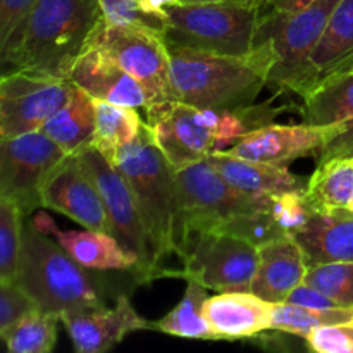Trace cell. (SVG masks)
Listing matches in <instances>:
<instances>
[{"label": "cell", "mask_w": 353, "mask_h": 353, "mask_svg": "<svg viewBox=\"0 0 353 353\" xmlns=\"http://www.w3.org/2000/svg\"><path fill=\"white\" fill-rule=\"evenodd\" d=\"M271 55L264 43L243 55L169 47V100L196 109L252 105L268 86Z\"/></svg>", "instance_id": "6da1fadb"}, {"label": "cell", "mask_w": 353, "mask_h": 353, "mask_svg": "<svg viewBox=\"0 0 353 353\" xmlns=\"http://www.w3.org/2000/svg\"><path fill=\"white\" fill-rule=\"evenodd\" d=\"M105 23L99 0H37L7 59V71L68 78Z\"/></svg>", "instance_id": "7a4b0ae2"}, {"label": "cell", "mask_w": 353, "mask_h": 353, "mask_svg": "<svg viewBox=\"0 0 353 353\" xmlns=\"http://www.w3.org/2000/svg\"><path fill=\"white\" fill-rule=\"evenodd\" d=\"M114 165L130 183L150 236L154 248V278H164L162 262L171 255H178V259L181 255V209L176 169L155 147L147 121L137 140L119 152Z\"/></svg>", "instance_id": "3957f363"}, {"label": "cell", "mask_w": 353, "mask_h": 353, "mask_svg": "<svg viewBox=\"0 0 353 353\" xmlns=\"http://www.w3.org/2000/svg\"><path fill=\"white\" fill-rule=\"evenodd\" d=\"M17 286L43 312L59 319L78 310L103 305L100 293L85 268L78 264L57 241L24 219Z\"/></svg>", "instance_id": "277c9868"}, {"label": "cell", "mask_w": 353, "mask_h": 353, "mask_svg": "<svg viewBox=\"0 0 353 353\" xmlns=\"http://www.w3.org/2000/svg\"><path fill=\"white\" fill-rule=\"evenodd\" d=\"M340 0H314L296 12H262L255 43L271 55L268 85L305 97L312 90L309 59Z\"/></svg>", "instance_id": "5b68a950"}, {"label": "cell", "mask_w": 353, "mask_h": 353, "mask_svg": "<svg viewBox=\"0 0 353 353\" xmlns=\"http://www.w3.org/2000/svg\"><path fill=\"white\" fill-rule=\"evenodd\" d=\"M176 183L183 243L195 233H228L243 238L250 217L268 203V196H250L233 188L207 159L178 169Z\"/></svg>", "instance_id": "8992f818"}, {"label": "cell", "mask_w": 353, "mask_h": 353, "mask_svg": "<svg viewBox=\"0 0 353 353\" xmlns=\"http://www.w3.org/2000/svg\"><path fill=\"white\" fill-rule=\"evenodd\" d=\"M262 7L238 3H174L165 9L162 37L168 47L223 55L254 50Z\"/></svg>", "instance_id": "52a82bcc"}, {"label": "cell", "mask_w": 353, "mask_h": 353, "mask_svg": "<svg viewBox=\"0 0 353 353\" xmlns=\"http://www.w3.org/2000/svg\"><path fill=\"white\" fill-rule=\"evenodd\" d=\"M179 278L217 293L250 292L259 247L228 233H195L183 243Z\"/></svg>", "instance_id": "ba28073f"}, {"label": "cell", "mask_w": 353, "mask_h": 353, "mask_svg": "<svg viewBox=\"0 0 353 353\" xmlns=\"http://www.w3.org/2000/svg\"><path fill=\"white\" fill-rule=\"evenodd\" d=\"M95 41L143 86L148 95L145 114L169 102V47L161 30L103 23Z\"/></svg>", "instance_id": "9c48e42d"}, {"label": "cell", "mask_w": 353, "mask_h": 353, "mask_svg": "<svg viewBox=\"0 0 353 353\" xmlns=\"http://www.w3.org/2000/svg\"><path fill=\"white\" fill-rule=\"evenodd\" d=\"M68 155L41 131L0 137V196L31 216L41 207L45 179Z\"/></svg>", "instance_id": "30bf717a"}, {"label": "cell", "mask_w": 353, "mask_h": 353, "mask_svg": "<svg viewBox=\"0 0 353 353\" xmlns=\"http://www.w3.org/2000/svg\"><path fill=\"white\" fill-rule=\"evenodd\" d=\"M92 176L100 193L105 212L110 221V233L121 245L133 252L140 261V281H152L154 278V248L147 233L137 199L123 172L110 161H107L95 148L86 147L76 154Z\"/></svg>", "instance_id": "8fae6325"}, {"label": "cell", "mask_w": 353, "mask_h": 353, "mask_svg": "<svg viewBox=\"0 0 353 353\" xmlns=\"http://www.w3.org/2000/svg\"><path fill=\"white\" fill-rule=\"evenodd\" d=\"M74 88L68 78L28 71L0 72V137L40 131Z\"/></svg>", "instance_id": "7c38bea8"}, {"label": "cell", "mask_w": 353, "mask_h": 353, "mask_svg": "<svg viewBox=\"0 0 353 353\" xmlns=\"http://www.w3.org/2000/svg\"><path fill=\"white\" fill-rule=\"evenodd\" d=\"M347 133L345 124H265L245 134L233 147L231 155L247 161L288 165L300 157H317L326 152L333 141Z\"/></svg>", "instance_id": "4fadbf2b"}, {"label": "cell", "mask_w": 353, "mask_h": 353, "mask_svg": "<svg viewBox=\"0 0 353 353\" xmlns=\"http://www.w3.org/2000/svg\"><path fill=\"white\" fill-rule=\"evenodd\" d=\"M147 123L155 147L176 171L217 152L216 138L200 119L196 107L169 100L147 114Z\"/></svg>", "instance_id": "5bb4252c"}, {"label": "cell", "mask_w": 353, "mask_h": 353, "mask_svg": "<svg viewBox=\"0 0 353 353\" xmlns=\"http://www.w3.org/2000/svg\"><path fill=\"white\" fill-rule=\"evenodd\" d=\"M41 207L64 214L86 230L110 233V221L99 190L76 154H69L45 179Z\"/></svg>", "instance_id": "9a60e30c"}, {"label": "cell", "mask_w": 353, "mask_h": 353, "mask_svg": "<svg viewBox=\"0 0 353 353\" xmlns=\"http://www.w3.org/2000/svg\"><path fill=\"white\" fill-rule=\"evenodd\" d=\"M68 79L95 100L143 109L145 112L148 109V95L143 86L95 40L76 59Z\"/></svg>", "instance_id": "2e32d148"}, {"label": "cell", "mask_w": 353, "mask_h": 353, "mask_svg": "<svg viewBox=\"0 0 353 353\" xmlns=\"http://www.w3.org/2000/svg\"><path fill=\"white\" fill-rule=\"evenodd\" d=\"M78 353H102L121 343L124 336L152 327L138 316L126 295L117 296L114 307H92L68 314L61 319Z\"/></svg>", "instance_id": "e0dca14e"}, {"label": "cell", "mask_w": 353, "mask_h": 353, "mask_svg": "<svg viewBox=\"0 0 353 353\" xmlns=\"http://www.w3.org/2000/svg\"><path fill=\"white\" fill-rule=\"evenodd\" d=\"M41 233L54 238L81 268L92 271H133L138 276L140 261L114 234L105 231H62L45 212L30 219Z\"/></svg>", "instance_id": "ac0fdd59"}, {"label": "cell", "mask_w": 353, "mask_h": 353, "mask_svg": "<svg viewBox=\"0 0 353 353\" xmlns=\"http://www.w3.org/2000/svg\"><path fill=\"white\" fill-rule=\"evenodd\" d=\"M302 100L305 123L316 126H347V133L326 148L319 162L333 157H353V72L333 76L319 83L312 92L302 97Z\"/></svg>", "instance_id": "d6986e66"}, {"label": "cell", "mask_w": 353, "mask_h": 353, "mask_svg": "<svg viewBox=\"0 0 353 353\" xmlns=\"http://www.w3.org/2000/svg\"><path fill=\"white\" fill-rule=\"evenodd\" d=\"M307 261L295 236L278 238L259 247V262L250 292L269 303L285 302L302 285Z\"/></svg>", "instance_id": "ffe728a7"}, {"label": "cell", "mask_w": 353, "mask_h": 353, "mask_svg": "<svg viewBox=\"0 0 353 353\" xmlns=\"http://www.w3.org/2000/svg\"><path fill=\"white\" fill-rule=\"evenodd\" d=\"M271 305L252 292H224L205 300L203 314L219 340H240L271 330Z\"/></svg>", "instance_id": "44dd1931"}, {"label": "cell", "mask_w": 353, "mask_h": 353, "mask_svg": "<svg viewBox=\"0 0 353 353\" xmlns=\"http://www.w3.org/2000/svg\"><path fill=\"white\" fill-rule=\"evenodd\" d=\"M207 161L233 188L245 195L269 196L307 186V181L293 174L288 165L247 161L228 150L212 152Z\"/></svg>", "instance_id": "7402d4cb"}, {"label": "cell", "mask_w": 353, "mask_h": 353, "mask_svg": "<svg viewBox=\"0 0 353 353\" xmlns=\"http://www.w3.org/2000/svg\"><path fill=\"white\" fill-rule=\"evenodd\" d=\"M309 71L312 90L333 76L353 71V0H340L334 7L310 54Z\"/></svg>", "instance_id": "603a6c76"}, {"label": "cell", "mask_w": 353, "mask_h": 353, "mask_svg": "<svg viewBox=\"0 0 353 353\" xmlns=\"http://www.w3.org/2000/svg\"><path fill=\"white\" fill-rule=\"evenodd\" d=\"M295 240L305 254L307 265L353 262V212L316 214Z\"/></svg>", "instance_id": "cb8c5ba5"}, {"label": "cell", "mask_w": 353, "mask_h": 353, "mask_svg": "<svg viewBox=\"0 0 353 353\" xmlns=\"http://www.w3.org/2000/svg\"><path fill=\"white\" fill-rule=\"evenodd\" d=\"M305 195L316 214L353 212V157L321 161L307 179Z\"/></svg>", "instance_id": "d4e9b609"}, {"label": "cell", "mask_w": 353, "mask_h": 353, "mask_svg": "<svg viewBox=\"0 0 353 353\" xmlns=\"http://www.w3.org/2000/svg\"><path fill=\"white\" fill-rule=\"evenodd\" d=\"M95 130V100L79 90L71 93L68 102L40 128L52 141L68 154H78L90 147Z\"/></svg>", "instance_id": "484cf974"}, {"label": "cell", "mask_w": 353, "mask_h": 353, "mask_svg": "<svg viewBox=\"0 0 353 353\" xmlns=\"http://www.w3.org/2000/svg\"><path fill=\"white\" fill-rule=\"evenodd\" d=\"M143 126L138 109L95 100V130L90 147L114 164L119 152L137 140Z\"/></svg>", "instance_id": "4316f807"}, {"label": "cell", "mask_w": 353, "mask_h": 353, "mask_svg": "<svg viewBox=\"0 0 353 353\" xmlns=\"http://www.w3.org/2000/svg\"><path fill=\"white\" fill-rule=\"evenodd\" d=\"M207 299H209L207 288L190 279L181 302L168 316L152 324V327L172 336L190 338V340H219L203 314Z\"/></svg>", "instance_id": "83f0119b"}, {"label": "cell", "mask_w": 353, "mask_h": 353, "mask_svg": "<svg viewBox=\"0 0 353 353\" xmlns=\"http://www.w3.org/2000/svg\"><path fill=\"white\" fill-rule=\"evenodd\" d=\"M59 321L54 314L34 307L7 330L2 340L12 353H48L57 341Z\"/></svg>", "instance_id": "f1b7e54d"}, {"label": "cell", "mask_w": 353, "mask_h": 353, "mask_svg": "<svg viewBox=\"0 0 353 353\" xmlns=\"http://www.w3.org/2000/svg\"><path fill=\"white\" fill-rule=\"evenodd\" d=\"M353 323V309H310L290 302L271 305V330L307 338L314 330L326 324Z\"/></svg>", "instance_id": "f546056e"}, {"label": "cell", "mask_w": 353, "mask_h": 353, "mask_svg": "<svg viewBox=\"0 0 353 353\" xmlns=\"http://www.w3.org/2000/svg\"><path fill=\"white\" fill-rule=\"evenodd\" d=\"M265 212L274 230L283 238L296 236L300 231L309 226L312 217L316 216V210L312 209L305 195V188L268 196Z\"/></svg>", "instance_id": "4dcf8cb0"}, {"label": "cell", "mask_w": 353, "mask_h": 353, "mask_svg": "<svg viewBox=\"0 0 353 353\" xmlns=\"http://www.w3.org/2000/svg\"><path fill=\"white\" fill-rule=\"evenodd\" d=\"M303 283L323 292L338 307L353 309V262L309 265Z\"/></svg>", "instance_id": "1f68e13d"}, {"label": "cell", "mask_w": 353, "mask_h": 353, "mask_svg": "<svg viewBox=\"0 0 353 353\" xmlns=\"http://www.w3.org/2000/svg\"><path fill=\"white\" fill-rule=\"evenodd\" d=\"M24 219L16 203L0 196V279L3 281L16 279Z\"/></svg>", "instance_id": "d6a6232c"}, {"label": "cell", "mask_w": 353, "mask_h": 353, "mask_svg": "<svg viewBox=\"0 0 353 353\" xmlns=\"http://www.w3.org/2000/svg\"><path fill=\"white\" fill-rule=\"evenodd\" d=\"M34 3L37 0H0V72H6L7 59Z\"/></svg>", "instance_id": "836d02e7"}, {"label": "cell", "mask_w": 353, "mask_h": 353, "mask_svg": "<svg viewBox=\"0 0 353 353\" xmlns=\"http://www.w3.org/2000/svg\"><path fill=\"white\" fill-rule=\"evenodd\" d=\"M305 341L307 347L317 353H353V323L321 326Z\"/></svg>", "instance_id": "e575fe53"}, {"label": "cell", "mask_w": 353, "mask_h": 353, "mask_svg": "<svg viewBox=\"0 0 353 353\" xmlns=\"http://www.w3.org/2000/svg\"><path fill=\"white\" fill-rule=\"evenodd\" d=\"M31 309H34V303L16 283L0 279V340L17 319Z\"/></svg>", "instance_id": "d590c367"}, {"label": "cell", "mask_w": 353, "mask_h": 353, "mask_svg": "<svg viewBox=\"0 0 353 353\" xmlns=\"http://www.w3.org/2000/svg\"><path fill=\"white\" fill-rule=\"evenodd\" d=\"M103 10L105 23L112 24H140V26L157 28L162 31V24L145 16L138 0H99Z\"/></svg>", "instance_id": "8d00e7d4"}, {"label": "cell", "mask_w": 353, "mask_h": 353, "mask_svg": "<svg viewBox=\"0 0 353 353\" xmlns=\"http://www.w3.org/2000/svg\"><path fill=\"white\" fill-rule=\"evenodd\" d=\"M285 302L295 303V305L302 307H310V309H338V305L330 299V296H326L323 292L312 288V286L305 285V283L296 286V288L286 296Z\"/></svg>", "instance_id": "74e56055"}, {"label": "cell", "mask_w": 353, "mask_h": 353, "mask_svg": "<svg viewBox=\"0 0 353 353\" xmlns=\"http://www.w3.org/2000/svg\"><path fill=\"white\" fill-rule=\"evenodd\" d=\"M179 0H138L140 3V9L145 16H148L150 19L157 21V23H164L165 17V9L174 3H178Z\"/></svg>", "instance_id": "f35d334b"}, {"label": "cell", "mask_w": 353, "mask_h": 353, "mask_svg": "<svg viewBox=\"0 0 353 353\" xmlns=\"http://www.w3.org/2000/svg\"><path fill=\"white\" fill-rule=\"evenodd\" d=\"M314 0H268L265 7L269 10H278V12H296L300 9H305Z\"/></svg>", "instance_id": "ab89813d"}, {"label": "cell", "mask_w": 353, "mask_h": 353, "mask_svg": "<svg viewBox=\"0 0 353 353\" xmlns=\"http://www.w3.org/2000/svg\"><path fill=\"white\" fill-rule=\"evenodd\" d=\"M181 3H196V2H219V3H238V6L262 7L264 9L268 0H179Z\"/></svg>", "instance_id": "60d3db41"}, {"label": "cell", "mask_w": 353, "mask_h": 353, "mask_svg": "<svg viewBox=\"0 0 353 353\" xmlns=\"http://www.w3.org/2000/svg\"><path fill=\"white\" fill-rule=\"evenodd\" d=\"M352 72H353V71H352Z\"/></svg>", "instance_id": "b9f144b4"}]
</instances>
